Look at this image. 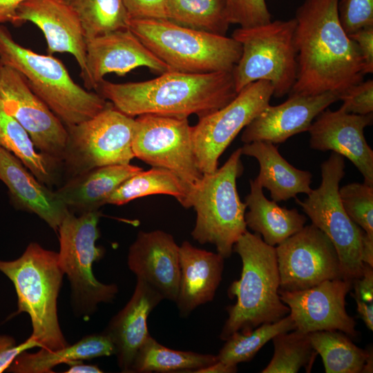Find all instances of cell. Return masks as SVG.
<instances>
[{"mask_svg":"<svg viewBox=\"0 0 373 373\" xmlns=\"http://www.w3.org/2000/svg\"><path fill=\"white\" fill-rule=\"evenodd\" d=\"M339 0H305L297 8V75L290 93L341 94L362 82L363 63L338 19Z\"/></svg>","mask_w":373,"mask_h":373,"instance_id":"cell-1","label":"cell"},{"mask_svg":"<svg viewBox=\"0 0 373 373\" xmlns=\"http://www.w3.org/2000/svg\"><path fill=\"white\" fill-rule=\"evenodd\" d=\"M95 90L123 113L199 118L237 95L231 72L189 73L169 70L143 82L115 84L103 79Z\"/></svg>","mask_w":373,"mask_h":373,"instance_id":"cell-2","label":"cell"},{"mask_svg":"<svg viewBox=\"0 0 373 373\" xmlns=\"http://www.w3.org/2000/svg\"><path fill=\"white\" fill-rule=\"evenodd\" d=\"M233 251L240 256L242 266L240 279L228 291L236 302L227 308L229 316L220 334L223 341L234 332H249L262 324L278 321L290 312L278 293L276 247L266 244L259 234L246 231Z\"/></svg>","mask_w":373,"mask_h":373,"instance_id":"cell-3","label":"cell"},{"mask_svg":"<svg viewBox=\"0 0 373 373\" xmlns=\"http://www.w3.org/2000/svg\"><path fill=\"white\" fill-rule=\"evenodd\" d=\"M0 61L3 66L19 73L32 91L66 127L94 117L108 104L99 93L76 84L60 60L52 55L38 54L17 43L1 23Z\"/></svg>","mask_w":373,"mask_h":373,"instance_id":"cell-4","label":"cell"},{"mask_svg":"<svg viewBox=\"0 0 373 373\" xmlns=\"http://www.w3.org/2000/svg\"><path fill=\"white\" fill-rule=\"evenodd\" d=\"M0 271L15 286L18 298L15 314L26 312L30 316L31 336L41 348L55 350L68 346L57 316V298L64 275L57 253L30 242L19 258L0 260Z\"/></svg>","mask_w":373,"mask_h":373,"instance_id":"cell-5","label":"cell"},{"mask_svg":"<svg viewBox=\"0 0 373 373\" xmlns=\"http://www.w3.org/2000/svg\"><path fill=\"white\" fill-rule=\"evenodd\" d=\"M128 28L172 70L232 72L241 53L233 37L186 28L167 19H133Z\"/></svg>","mask_w":373,"mask_h":373,"instance_id":"cell-6","label":"cell"},{"mask_svg":"<svg viewBox=\"0 0 373 373\" xmlns=\"http://www.w3.org/2000/svg\"><path fill=\"white\" fill-rule=\"evenodd\" d=\"M241 149L214 172L204 173L200 182L189 194L184 208L196 212L191 231L200 244H212L224 258H229L235 242L246 231L247 204L240 200L236 180L243 171Z\"/></svg>","mask_w":373,"mask_h":373,"instance_id":"cell-7","label":"cell"},{"mask_svg":"<svg viewBox=\"0 0 373 373\" xmlns=\"http://www.w3.org/2000/svg\"><path fill=\"white\" fill-rule=\"evenodd\" d=\"M296 26L293 18L239 27L233 32L231 37L242 47L240 57L231 72L237 93L259 80L271 83L275 97L290 93L297 75Z\"/></svg>","mask_w":373,"mask_h":373,"instance_id":"cell-8","label":"cell"},{"mask_svg":"<svg viewBox=\"0 0 373 373\" xmlns=\"http://www.w3.org/2000/svg\"><path fill=\"white\" fill-rule=\"evenodd\" d=\"M135 126L133 117L109 102L94 117L66 126L68 138L61 164L66 180L97 167L130 164L135 157Z\"/></svg>","mask_w":373,"mask_h":373,"instance_id":"cell-9","label":"cell"},{"mask_svg":"<svg viewBox=\"0 0 373 373\" xmlns=\"http://www.w3.org/2000/svg\"><path fill=\"white\" fill-rule=\"evenodd\" d=\"M321 182L304 200L296 198L312 224L325 233L338 254L343 278L352 282L361 277L364 231L346 213L339 196V183L345 175L343 156L332 152L321 165Z\"/></svg>","mask_w":373,"mask_h":373,"instance_id":"cell-10","label":"cell"},{"mask_svg":"<svg viewBox=\"0 0 373 373\" xmlns=\"http://www.w3.org/2000/svg\"><path fill=\"white\" fill-rule=\"evenodd\" d=\"M99 211L76 216L69 211L59 229L58 262L69 280L74 303L79 311L91 313L100 303H110L118 291L115 284L98 281L93 273V262L104 256V249L96 246L99 237Z\"/></svg>","mask_w":373,"mask_h":373,"instance_id":"cell-11","label":"cell"},{"mask_svg":"<svg viewBox=\"0 0 373 373\" xmlns=\"http://www.w3.org/2000/svg\"><path fill=\"white\" fill-rule=\"evenodd\" d=\"M132 150L135 157L152 167L174 173L186 186L188 195L203 176L195 157L191 126L187 118L154 114L138 115Z\"/></svg>","mask_w":373,"mask_h":373,"instance_id":"cell-12","label":"cell"},{"mask_svg":"<svg viewBox=\"0 0 373 373\" xmlns=\"http://www.w3.org/2000/svg\"><path fill=\"white\" fill-rule=\"evenodd\" d=\"M274 88L259 80L242 89L224 107L199 118L191 126L193 151L200 171L211 173L218 159L236 135L269 105Z\"/></svg>","mask_w":373,"mask_h":373,"instance_id":"cell-13","label":"cell"},{"mask_svg":"<svg viewBox=\"0 0 373 373\" xmlns=\"http://www.w3.org/2000/svg\"><path fill=\"white\" fill-rule=\"evenodd\" d=\"M276 252L280 290H303L325 280L343 278L332 242L312 224L278 245Z\"/></svg>","mask_w":373,"mask_h":373,"instance_id":"cell-14","label":"cell"},{"mask_svg":"<svg viewBox=\"0 0 373 373\" xmlns=\"http://www.w3.org/2000/svg\"><path fill=\"white\" fill-rule=\"evenodd\" d=\"M0 103L27 131L37 149L61 164L68 138L66 126L32 91L23 76L6 66L0 82Z\"/></svg>","mask_w":373,"mask_h":373,"instance_id":"cell-15","label":"cell"},{"mask_svg":"<svg viewBox=\"0 0 373 373\" xmlns=\"http://www.w3.org/2000/svg\"><path fill=\"white\" fill-rule=\"evenodd\" d=\"M352 282L341 278L327 280L298 291L278 289L281 300L289 308L296 330L309 334L338 330L355 336L356 322L345 309V297Z\"/></svg>","mask_w":373,"mask_h":373,"instance_id":"cell-16","label":"cell"},{"mask_svg":"<svg viewBox=\"0 0 373 373\" xmlns=\"http://www.w3.org/2000/svg\"><path fill=\"white\" fill-rule=\"evenodd\" d=\"M88 90L95 89L106 75H125L144 66L163 73L172 70L156 57L129 29H120L86 39Z\"/></svg>","mask_w":373,"mask_h":373,"instance_id":"cell-17","label":"cell"},{"mask_svg":"<svg viewBox=\"0 0 373 373\" xmlns=\"http://www.w3.org/2000/svg\"><path fill=\"white\" fill-rule=\"evenodd\" d=\"M372 122V113L361 115L327 108L307 131L309 146L314 150L332 151L347 157L362 174L363 182L373 186V151L364 135L365 127Z\"/></svg>","mask_w":373,"mask_h":373,"instance_id":"cell-18","label":"cell"},{"mask_svg":"<svg viewBox=\"0 0 373 373\" xmlns=\"http://www.w3.org/2000/svg\"><path fill=\"white\" fill-rule=\"evenodd\" d=\"M338 100V94L334 92L314 95L290 93L280 104H269L264 108L244 128L241 141L244 144L254 141L283 143L293 135L307 131L315 118Z\"/></svg>","mask_w":373,"mask_h":373,"instance_id":"cell-19","label":"cell"},{"mask_svg":"<svg viewBox=\"0 0 373 373\" xmlns=\"http://www.w3.org/2000/svg\"><path fill=\"white\" fill-rule=\"evenodd\" d=\"M26 21L43 32L48 55L68 52L75 58L84 82L87 77L86 38L76 14L61 0H26L17 10L15 26Z\"/></svg>","mask_w":373,"mask_h":373,"instance_id":"cell-20","label":"cell"},{"mask_svg":"<svg viewBox=\"0 0 373 373\" xmlns=\"http://www.w3.org/2000/svg\"><path fill=\"white\" fill-rule=\"evenodd\" d=\"M180 246L163 231H140L128 249L127 264L137 278L175 301L179 291Z\"/></svg>","mask_w":373,"mask_h":373,"instance_id":"cell-21","label":"cell"},{"mask_svg":"<svg viewBox=\"0 0 373 373\" xmlns=\"http://www.w3.org/2000/svg\"><path fill=\"white\" fill-rule=\"evenodd\" d=\"M162 300L163 296L156 289L143 279L137 278L131 298L111 318L103 332L113 344L118 365L122 372H131L138 350L150 336L148 317Z\"/></svg>","mask_w":373,"mask_h":373,"instance_id":"cell-22","label":"cell"},{"mask_svg":"<svg viewBox=\"0 0 373 373\" xmlns=\"http://www.w3.org/2000/svg\"><path fill=\"white\" fill-rule=\"evenodd\" d=\"M0 180L6 185L15 207L32 213L57 231L70 211L14 155L0 147Z\"/></svg>","mask_w":373,"mask_h":373,"instance_id":"cell-23","label":"cell"},{"mask_svg":"<svg viewBox=\"0 0 373 373\" xmlns=\"http://www.w3.org/2000/svg\"><path fill=\"white\" fill-rule=\"evenodd\" d=\"M180 277L175 301L186 317L196 307L211 301L222 280L224 258L184 241L180 247Z\"/></svg>","mask_w":373,"mask_h":373,"instance_id":"cell-24","label":"cell"},{"mask_svg":"<svg viewBox=\"0 0 373 373\" xmlns=\"http://www.w3.org/2000/svg\"><path fill=\"white\" fill-rule=\"evenodd\" d=\"M240 149L242 155L253 157L258 162L260 169L255 180L269 191L272 200L286 201L296 198L298 193L307 195L312 191V174L289 164L274 144L254 141Z\"/></svg>","mask_w":373,"mask_h":373,"instance_id":"cell-25","label":"cell"},{"mask_svg":"<svg viewBox=\"0 0 373 373\" xmlns=\"http://www.w3.org/2000/svg\"><path fill=\"white\" fill-rule=\"evenodd\" d=\"M142 170L131 164L97 167L66 180L55 193L69 210L98 211L123 182Z\"/></svg>","mask_w":373,"mask_h":373,"instance_id":"cell-26","label":"cell"},{"mask_svg":"<svg viewBox=\"0 0 373 373\" xmlns=\"http://www.w3.org/2000/svg\"><path fill=\"white\" fill-rule=\"evenodd\" d=\"M250 192L245 198L249 211L245 213L247 227L263 237V241L274 247L301 230L307 218L296 209L280 207L276 202L269 200L262 187L254 180H250Z\"/></svg>","mask_w":373,"mask_h":373,"instance_id":"cell-27","label":"cell"},{"mask_svg":"<svg viewBox=\"0 0 373 373\" xmlns=\"http://www.w3.org/2000/svg\"><path fill=\"white\" fill-rule=\"evenodd\" d=\"M115 354V348L109 337L104 332L86 336L73 345L50 350L41 348L36 353L26 351L19 354L8 368L16 373H51L61 363L90 360Z\"/></svg>","mask_w":373,"mask_h":373,"instance_id":"cell-28","label":"cell"},{"mask_svg":"<svg viewBox=\"0 0 373 373\" xmlns=\"http://www.w3.org/2000/svg\"><path fill=\"white\" fill-rule=\"evenodd\" d=\"M0 147L17 157L41 183L52 185L57 182L59 164L37 151L27 131L1 103Z\"/></svg>","mask_w":373,"mask_h":373,"instance_id":"cell-29","label":"cell"},{"mask_svg":"<svg viewBox=\"0 0 373 373\" xmlns=\"http://www.w3.org/2000/svg\"><path fill=\"white\" fill-rule=\"evenodd\" d=\"M217 361L213 354L166 347L150 335L138 350L131 372H194Z\"/></svg>","mask_w":373,"mask_h":373,"instance_id":"cell-30","label":"cell"},{"mask_svg":"<svg viewBox=\"0 0 373 373\" xmlns=\"http://www.w3.org/2000/svg\"><path fill=\"white\" fill-rule=\"evenodd\" d=\"M173 196L184 207L188 190L182 181L172 171L152 167L141 171L123 182L112 193L106 204L122 205L149 195Z\"/></svg>","mask_w":373,"mask_h":373,"instance_id":"cell-31","label":"cell"},{"mask_svg":"<svg viewBox=\"0 0 373 373\" xmlns=\"http://www.w3.org/2000/svg\"><path fill=\"white\" fill-rule=\"evenodd\" d=\"M311 343L321 355L326 373H360L372 349L357 347L348 335L338 330L309 333Z\"/></svg>","mask_w":373,"mask_h":373,"instance_id":"cell-32","label":"cell"},{"mask_svg":"<svg viewBox=\"0 0 373 373\" xmlns=\"http://www.w3.org/2000/svg\"><path fill=\"white\" fill-rule=\"evenodd\" d=\"M167 19L178 25L226 36L229 23L225 0H169Z\"/></svg>","mask_w":373,"mask_h":373,"instance_id":"cell-33","label":"cell"},{"mask_svg":"<svg viewBox=\"0 0 373 373\" xmlns=\"http://www.w3.org/2000/svg\"><path fill=\"white\" fill-rule=\"evenodd\" d=\"M79 18L86 39L128 28L130 18L122 0H61Z\"/></svg>","mask_w":373,"mask_h":373,"instance_id":"cell-34","label":"cell"},{"mask_svg":"<svg viewBox=\"0 0 373 373\" xmlns=\"http://www.w3.org/2000/svg\"><path fill=\"white\" fill-rule=\"evenodd\" d=\"M295 329L294 321L289 314L278 321L262 324L251 332H234L225 341L217 355L218 360L233 365L249 361L276 335Z\"/></svg>","mask_w":373,"mask_h":373,"instance_id":"cell-35","label":"cell"},{"mask_svg":"<svg viewBox=\"0 0 373 373\" xmlns=\"http://www.w3.org/2000/svg\"><path fill=\"white\" fill-rule=\"evenodd\" d=\"M271 340L274 355L262 373H296L302 367H305L307 372H311L318 353L309 334L294 329L291 332L278 334Z\"/></svg>","mask_w":373,"mask_h":373,"instance_id":"cell-36","label":"cell"},{"mask_svg":"<svg viewBox=\"0 0 373 373\" xmlns=\"http://www.w3.org/2000/svg\"><path fill=\"white\" fill-rule=\"evenodd\" d=\"M338 192L350 218L373 237V186L353 182L339 188Z\"/></svg>","mask_w":373,"mask_h":373,"instance_id":"cell-37","label":"cell"},{"mask_svg":"<svg viewBox=\"0 0 373 373\" xmlns=\"http://www.w3.org/2000/svg\"><path fill=\"white\" fill-rule=\"evenodd\" d=\"M229 23L241 28L263 25L271 21L265 0H225Z\"/></svg>","mask_w":373,"mask_h":373,"instance_id":"cell-38","label":"cell"},{"mask_svg":"<svg viewBox=\"0 0 373 373\" xmlns=\"http://www.w3.org/2000/svg\"><path fill=\"white\" fill-rule=\"evenodd\" d=\"M338 14L341 25L347 35L373 27V0H341Z\"/></svg>","mask_w":373,"mask_h":373,"instance_id":"cell-39","label":"cell"},{"mask_svg":"<svg viewBox=\"0 0 373 373\" xmlns=\"http://www.w3.org/2000/svg\"><path fill=\"white\" fill-rule=\"evenodd\" d=\"M343 104L339 109L351 114L367 115L373 111V80L362 81L338 95Z\"/></svg>","mask_w":373,"mask_h":373,"instance_id":"cell-40","label":"cell"},{"mask_svg":"<svg viewBox=\"0 0 373 373\" xmlns=\"http://www.w3.org/2000/svg\"><path fill=\"white\" fill-rule=\"evenodd\" d=\"M130 19H167L169 0H122Z\"/></svg>","mask_w":373,"mask_h":373,"instance_id":"cell-41","label":"cell"},{"mask_svg":"<svg viewBox=\"0 0 373 373\" xmlns=\"http://www.w3.org/2000/svg\"><path fill=\"white\" fill-rule=\"evenodd\" d=\"M35 347L41 348L39 343L31 335L19 345L12 337L0 335V373L7 370L21 352Z\"/></svg>","mask_w":373,"mask_h":373,"instance_id":"cell-42","label":"cell"},{"mask_svg":"<svg viewBox=\"0 0 373 373\" xmlns=\"http://www.w3.org/2000/svg\"><path fill=\"white\" fill-rule=\"evenodd\" d=\"M356 44L363 63V73H373V27L361 29L348 35Z\"/></svg>","mask_w":373,"mask_h":373,"instance_id":"cell-43","label":"cell"},{"mask_svg":"<svg viewBox=\"0 0 373 373\" xmlns=\"http://www.w3.org/2000/svg\"><path fill=\"white\" fill-rule=\"evenodd\" d=\"M373 267L364 263L361 277L352 280L353 298L373 303Z\"/></svg>","mask_w":373,"mask_h":373,"instance_id":"cell-44","label":"cell"},{"mask_svg":"<svg viewBox=\"0 0 373 373\" xmlns=\"http://www.w3.org/2000/svg\"><path fill=\"white\" fill-rule=\"evenodd\" d=\"M26 0H0V23H11L15 25L17 10Z\"/></svg>","mask_w":373,"mask_h":373,"instance_id":"cell-45","label":"cell"},{"mask_svg":"<svg viewBox=\"0 0 373 373\" xmlns=\"http://www.w3.org/2000/svg\"><path fill=\"white\" fill-rule=\"evenodd\" d=\"M357 305V311L367 327L373 330V303H366L358 298H354Z\"/></svg>","mask_w":373,"mask_h":373,"instance_id":"cell-46","label":"cell"},{"mask_svg":"<svg viewBox=\"0 0 373 373\" xmlns=\"http://www.w3.org/2000/svg\"><path fill=\"white\" fill-rule=\"evenodd\" d=\"M238 370L237 365L224 363L220 361H217L213 364L200 368L194 372L196 373H234Z\"/></svg>","mask_w":373,"mask_h":373,"instance_id":"cell-47","label":"cell"},{"mask_svg":"<svg viewBox=\"0 0 373 373\" xmlns=\"http://www.w3.org/2000/svg\"><path fill=\"white\" fill-rule=\"evenodd\" d=\"M361 260L363 263L373 267V237L365 231L362 237Z\"/></svg>","mask_w":373,"mask_h":373,"instance_id":"cell-48","label":"cell"},{"mask_svg":"<svg viewBox=\"0 0 373 373\" xmlns=\"http://www.w3.org/2000/svg\"><path fill=\"white\" fill-rule=\"evenodd\" d=\"M65 373H102L103 371L95 365L84 364L82 361L70 364Z\"/></svg>","mask_w":373,"mask_h":373,"instance_id":"cell-49","label":"cell"},{"mask_svg":"<svg viewBox=\"0 0 373 373\" xmlns=\"http://www.w3.org/2000/svg\"><path fill=\"white\" fill-rule=\"evenodd\" d=\"M3 67V66L0 61V82H1V75H2Z\"/></svg>","mask_w":373,"mask_h":373,"instance_id":"cell-50","label":"cell"}]
</instances>
